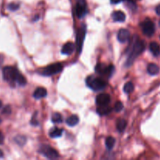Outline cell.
Segmentation results:
<instances>
[{"mask_svg":"<svg viewBox=\"0 0 160 160\" xmlns=\"http://www.w3.org/2000/svg\"><path fill=\"white\" fill-rule=\"evenodd\" d=\"M145 44L144 41L141 40L138 37L134 36L133 38L132 43L129 46V52H128V57L127 60L126 65L128 67L131 66L134 61V59L145 50Z\"/></svg>","mask_w":160,"mask_h":160,"instance_id":"6da1fadb","label":"cell"},{"mask_svg":"<svg viewBox=\"0 0 160 160\" xmlns=\"http://www.w3.org/2000/svg\"><path fill=\"white\" fill-rule=\"evenodd\" d=\"M20 75V72L13 67H5L2 69L3 79L12 85L17 83Z\"/></svg>","mask_w":160,"mask_h":160,"instance_id":"7a4b0ae2","label":"cell"},{"mask_svg":"<svg viewBox=\"0 0 160 160\" xmlns=\"http://www.w3.org/2000/svg\"><path fill=\"white\" fill-rule=\"evenodd\" d=\"M86 84L91 89H92L95 92L103 90L106 87V83L104 80L92 76L86 78Z\"/></svg>","mask_w":160,"mask_h":160,"instance_id":"3957f363","label":"cell"},{"mask_svg":"<svg viewBox=\"0 0 160 160\" xmlns=\"http://www.w3.org/2000/svg\"><path fill=\"white\" fill-rule=\"evenodd\" d=\"M39 152H40L41 154L43 155L45 157H46L48 159H56L59 157V154H58L57 151L52 148L51 146H49V145H41L40 148H39Z\"/></svg>","mask_w":160,"mask_h":160,"instance_id":"277c9868","label":"cell"},{"mask_svg":"<svg viewBox=\"0 0 160 160\" xmlns=\"http://www.w3.org/2000/svg\"><path fill=\"white\" fill-rule=\"evenodd\" d=\"M62 69H63V67H62V64L59 63V62H56V63L51 64V65L44 68L42 73L44 76H52V75L56 74V73L61 72Z\"/></svg>","mask_w":160,"mask_h":160,"instance_id":"5b68a950","label":"cell"},{"mask_svg":"<svg viewBox=\"0 0 160 160\" xmlns=\"http://www.w3.org/2000/svg\"><path fill=\"white\" fill-rule=\"evenodd\" d=\"M87 4L84 0H78L75 6V12L78 18H83L87 13Z\"/></svg>","mask_w":160,"mask_h":160,"instance_id":"8992f818","label":"cell"},{"mask_svg":"<svg viewBox=\"0 0 160 160\" xmlns=\"http://www.w3.org/2000/svg\"><path fill=\"white\" fill-rule=\"evenodd\" d=\"M86 34V27L85 25H82L81 28L78 31V34H77V49H78V52H81L82 50L83 44H84V38H85Z\"/></svg>","mask_w":160,"mask_h":160,"instance_id":"52a82bcc","label":"cell"},{"mask_svg":"<svg viewBox=\"0 0 160 160\" xmlns=\"http://www.w3.org/2000/svg\"><path fill=\"white\" fill-rule=\"evenodd\" d=\"M113 66L112 65L107 67V66H106L103 63H98L97 64L96 67H95V71L97 72V73L102 75V76H106V75L111 76L112 71H113Z\"/></svg>","mask_w":160,"mask_h":160,"instance_id":"ba28073f","label":"cell"},{"mask_svg":"<svg viewBox=\"0 0 160 160\" xmlns=\"http://www.w3.org/2000/svg\"><path fill=\"white\" fill-rule=\"evenodd\" d=\"M154 23L149 19H146L142 23V31L147 36H152L155 33Z\"/></svg>","mask_w":160,"mask_h":160,"instance_id":"9c48e42d","label":"cell"},{"mask_svg":"<svg viewBox=\"0 0 160 160\" xmlns=\"http://www.w3.org/2000/svg\"><path fill=\"white\" fill-rule=\"evenodd\" d=\"M109 102H110V95L108 94H100L96 97V104L98 106H108Z\"/></svg>","mask_w":160,"mask_h":160,"instance_id":"30bf717a","label":"cell"},{"mask_svg":"<svg viewBox=\"0 0 160 160\" xmlns=\"http://www.w3.org/2000/svg\"><path fill=\"white\" fill-rule=\"evenodd\" d=\"M130 37H131L130 31L128 30L124 29V28L120 29L119 31L118 34H117V39L121 43H124V42H128L130 39Z\"/></svg>","mask_w":160,"mask_h":160,"instance_id":"8fae6325","label":"cell"},{"mask_svg":"<svg viewBox=\"0 0 160 160\" xmlns=\"http://www.w3.org/2000/svg\"><path fill=\"white\" fill-rule=\"evenodd\" d=\"M75 49V45L73 42H67L62 46L61 52L64 55H70L73 52Z\"/></svg>","mask_w":160,"mask_h":160,"instance_id":"7c38bea8","label":"cell"},{"mask_svg":"<svg viewBox=\"0 0 160 160\" xmlns=\"http://www.w3.org/2000/svg\"><path fill=\"white\" fill-rule=\"evenodd\" d=\"M47 95V91L45 88H38L34 92V97L37 99L45 98Z\"/></svg>","mask_w":160,"mask_h":160,"instance_id":"4fadbf2b","label":"cell"},{"mask_svg":"<svg viewBox=\"0 0 160 160\" xmlns=\"http://www.w3.org/2000/svg\"><path fill=\"white\" fill-rule=\"evenodd\" d=\"M112 18L117 22H123L126 20V16L122 11H115L112 12Z\"/></svg>","mask_w":160,"mask_h":160,"instance_id":"5bb4252c","label":"cell"},{"mask_svg":"<svg viewBox=\"0 0 160 160\" xmlns=\"http://www.w3.org/2000/svg\"><path fill=\"white\" fill-rule=\"evenodd\" d=\"M149 48L155 56H159L160 55V46L157 42H151L149 45Z\"/></svg>","mask_w":160,"mask_h":160,"instance_id":"9a60e30c","label":"cell"},{"mask_svg":"<svg viewBox=\"0 0 160 160\" xmlns=\"http://www.w3.org/2000/svg\"><path fill=\"white\" fill-rule=\"evenodd\" d=\"M62 129H60V128H53L50 130L49 131V136L52 138H59L62 136Z\"/></svg>","mask_w":160,"mask_h":160,"instance_id":"2e32d148","label":"cell"},{"mask_svg":"<svg viewBox=\"0 0 160 160\" xmlns=\"http://www.w3.org/2000/svg\"><path fill=\"white\" fill-rule=\"evenodd\" d=\"M66 123H67V124L70 127L76 126V125L79 123V118H78V116L72 115L67 119Z\"/></svg>","mask_w":160,"mask_h":160,"instance_id":"e0dca14e","label":"cell"},{"mask_svg":"<svg viewBox=\"0 0 160 160\" xmlns=\"http://www.w3.org/2000/svg\"><path fill=\"white\" fill-rule=\"evenodd\" d=\"M147 70H148V73L150 75H156L159 72V68L156 64L150 63L148 64Z\"/></svg>","mask_w":160,"mask_h":160,"instance_id":"ac0fdd59","label":"cell"},{"mask_svg":"<svg viewBox=\"0 0 160 160\" xmlns=\"http://www.w3.org/2000/svg\"><path fill=\"white\" fill-rule=\"evenodd\" d=\"M111 111H112V109L110 107H109L108 106H99V108L97 109V112L101 116L108 115V114L110 113Z\"/></svg>","mask_w":160,"mask_h":160,"instance_id":"d6986e66","label":"cell"},{"mask_svg":"<svg viewBox=\"0 0 160 160\" xmlns=\"http://www.w3.org/2000/svg\"><path fill=\"white\" fill-rule=\"evenodd\" d=\"M126 127H127V121L123 119H120V120L117 121V131L119 132H123L126 129Z\"/></svg>","mask_w":160,"mask_h":160,"instance_id":"ffe728a7","label":"cell"},{"mask_svg":"<svg viewBox=\"0 0 160 160\" xmlns=\"http://www.w3.org/2000/svg\"><path fill=\"white\" fill-rule=\"evenodd\" d=\"M116 143V140L114 138L112 137H108L106 140V148L109 150H112V148L114 147Z\"/></svg>","mask_w":160,"mask_h":160,"instance_id":"44dd1931","label":"cell"},{"mask_svg":"<svg viewBox=\"0 0 160 160\" xmlns=\"http://www.w3.org/2000/svg\"><path fill=\"white\" fill-rule=\"evenodd\" d=\"M52 121L54 123H61L62 122V117L59 112H56L52 117Z\"/></svg>","mask_w":160,"mask_h":160,"instance_id":"7402d4cb","label":"cell"},{"mask_svg":"<svg viewBox=\"0 0 160 160\" xmlns=\"http://www.w3.org/2000/svg\"><path fill=\"white\" fill-rule=\"evenodd\" d=\"M134 84H133L131 82L126 83L124 85V87H123V91H124L125 93H127V94L131 93V92L134 91Z\"/></svg>","mask_w":160,"mask_h":160,"instance_id":"603a6c76","label":"cell"},{"mask_svg":"<svg viewBox=\"0 0 160 160\" xmlns=\"http://www.w3.org/2000/svg\"><path fill=\"white\" fill-rule=\"evenodd\" d=\"M14 141L17 144H18L19 145L22 146V145H24L26 143V141L27 138L24 137V136H22V135H18L14 138Z\"/></svg>","mask_w":160,"mask_h":160,"instance_id":"cb8c5ba5","label":"cell"},{"mask_svg":"<svg viewBox=\"0 0 160 160\" xmlns=\"http://www.w3.org/2000/svg\"><path fill=\"white\" fill-rule=\"evenodd\" d=\"M20 7V5L17 4V3H10L8 6V9L11 11H16L19 9Z\"/></svg>","mask_w":160,"mask_h":160,"instance_id":"d4e9b609","label":"cell"},{"mask_svg":"<svg viewBox=\"0 0 160 160\" xmlns=\"http://www.w3.org/2000/svg\"><path fill=\"white\" fill-rule=\"evenodd\" d=\"M123 106L121 102H117L115 104V106H114V109H115L116 112H120L123 109Z\"/></svg>","mask_w":160,"mask_h":160,"instance_id":"484cf974","label":"cell"},{"mask_svg":"<svg viewBox=\"0 0 160 160\" xmlns=\"http://www.w3.org/2000/svg\"><path fill=\"white\" fill-rule=\"evenodd\" d=\"M11 112V109L10 107H9V106H6V107L3 109V111H2V113L4 114H9Z\"/></svg>","mask_w":160,"mask_h":160,"instance_id":"4316f807","label":"cell"},{"mask_svg":"<svg viewBox=\"0 0 160 160\" xmlns=\"http://www.w3.org/2000/svg\"><path fill=\"white\" fill-rule=\"evenodd\" d=\"M122 1H123V0H110L112 4H118V3L121 2Z\"/></svg>","mask_w":160,"mask_h":160,"instance_id":"83f0119b","label":"cell"},{"mask_svg":"<svg viewBox=\"0 0 160 160\" xmlns=\"http://www.w3.org/2000/svg\"><path fill=\"white\" fill-rule=\"evenodd\" d=\"M3 142H4V136L0 132V145H2L3 143Z\"/></svg>","mask_w":160,"mask_h":160,"instance_id":"f1b7e54d","label":"cell"},{"mask_svg":"<svg viewBox=\"0 0 160 160\" xmlns=\"http://www.w3.org/2000/svg\"><path fill=\"white\" fill-rule=\"evenodd\" d=\"M156 13H157V15L160 16V5H159V6H156Z\"/></svg>","mask_w":160,"mask_h":160,"instance_id":"f546056e","label":"cell"},{"mask_svg":"<svg viewBox=\"0 0 160 160\" xmlns=\"http://www.w3.org/2000/svg\"><path fill=\"white\" fill-rule=\"evenodd\" d=\"M2 62H3V57L1 56V55H0V67H1V65H2Z\"/></svg>","mask_w":160,"mask_h":160,"instance_id":"4dcf8cb0","label":"cell"},{"mask_svg":"<svg viewBox=\"0 0 160 160\" xmlns=\"http://www.w3.org/2000/svg\"><path fill=\"white\" fill-rule=\"evenodd\" d=\"M2 156H3V153H2V152L1 150H0V157H2Z\"/></svg>","mask_w":160,"mask_h":160,"instance_id":"1f68e13d","label":"cell"},{"mask_svg":"<svg viewBox=\"0 0 160 160\" xmlns=\"http://www.w3.org/2000/svg\"><path fill=\"white\" fill-rule=\"evenodd\" d=\"M2 106V102H1V101H0V109H1Z\"/></svg>","mask_w":160,"mask_h":160,"instance_id":"d6a6232c","label":"cell"},{"mask_svg":"<svg viewBox=\"0 0 160 160\" xmlns=\"http://www.w3.org/2000/svg\"><path fill=\"white\" fill-rule=\"evenodd\" d=\"M1 122H2V120H1V119H0V123H1Z\"/></svg>","mask_w":160,"mask_h":160,"instance_id":"836d02e7","label":"cell"},{"mask_svg":"<svg viewBox=\"0 0 160 160\" xmlns=\"http://www.w3.org/2000/svg\"><path fill=\"white\" fill-rule=\"evenodd\" d=\"M159 25H160V20H159Z\"/></svg>","mask_w":160,"mask_h":160,"instance_id":"e575fe53","label":"cell"}]
</instances>
